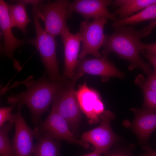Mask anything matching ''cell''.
Wrapping results in <instances>:
<instances>
[{"label":"cell","instance_id":"6","mask_svg":"<svg viewBox=\"0 0 156 156\" xmlns=\"http://www.w3.org/2000/svg\"><path fill=\"white\" fill-rule=\"evenodd\" d=\"M107 22L104 18H97L91 22L84 21L80 25V31L81 38L82 49L78 56L79 61L88 55L96 57H101L99 51L103 46L106 35L104 33L105 25Z\"/></svg>","mask_w":156,"mask_h":156},{"label":"cell","instance_id":"8","mask_svg":"<svg viewBox=\"0 0 156 156\" xmlns=\"http://www.w3.org/2000/svg\"><path fill=\"white\" fill-rule=\"evenodd\" d=\"M34 130L37 139L42 133L48 132L60 140L77 144L86 149L90 147L89 143L76 137L70 131L65 119L53 107L47 118L36 126Z\"/></svg>","mask_w":156,"mask_h":156},{"label":"cell","instance_id":"17","mask_svg":"<svg viewBox=\"0 0 156 156\" xmlns=\"http://www.w3.org/2000/svg\"><path fill=\"white\" fill-rule=\"evenodd\" d=\"M34 144V156H60V140L48 132L41 134Z\"/></svg>","mask_w":156,"mask_h":156},{"label":"cell","instance_id":"1","mask_svg":"<svg viewBox=\"0 0 156 156\" xmlns=\"http://www.w3.org/2000/svg\"><path fill=\"white\" fill-rule=\"evenodd\" d=\"M113 27V33L106 36L103 46L104 48L102 51L103 55L107 56L110 53H114L128 62L131 68H141L149 75L152 73L150 66L140 55L139 44L141 39L144 38V27L139 30L131 26Z\"/></svg>","mask_w":156,"mask_h":156},{"label":"cell","instance_id":"27","mask_svg":"<svg viewBox=\"0 0 156 156\" xmlns=\"http://www.w3.org/2000/svg\"><path fill=\"white\" fill-rule=\"evenodd\" d=\"M142 148L145 152L140 156H156V151L153 150L149 145L143 146Z\"/></svg>","mask_w":156,"mask_h":156},{"label":"cell","instance_id":"26","mask_svg":"<svg viewBox=\"0 0 156 156\" xmlns=\"http://www.w3.org/2000/svg\"><path fill=\"white\" fill-rule=\"evenodd\" d=\"M156 27V19L154 20L148 25L145 27V32L144 35V37L150 35L153 29Z\"/></svg>","mask_w":156,"mask_h":156},{"label":"cell","instance_id":"19","mask_svg":"<svg viewBox=\"0 0 156 156\" xmlns=\"http://www.w3.org/2000/svg\"><path fill=\"white\" fill-rule=\"evenodd\" d=\"M156 19V3L150 5L140 11L126 19L117 20L112 24L113 27L133 25L149 20Z\"/></svg>","mask_w":156,"mask_h":156},{"label":"cell","instance_id":"9","mask_svg":"<svg viewBox=\"0 0 156 156\" xmlns=\"http://www.w3.org/2000/svg\"><path fill=\"white\" fill-rule=\"evenodd\" d=\"M18 106L17 111L13 114L15 131L11 142L16 156H32L34 146L33 143L34 131L28 126L22 115L21 111L22 105L19 104Z\"/></svg>","mask_w":156,"mask_h":156},{"label":"cell","instance_id":"21","mask_svg":"<svg viewBox=\"0 0 156 156\" xmlns=\"http://www.w3.org/2000/svg\"><path fill=\"white\" fill-rule=\"evenodd\" d=\"M144 78L138 76L135 82L141 87L144 95L143 109L156 112V93L148 88L144 83Z\"/></svg>","mask_w":156,"mask_h":156},{"label":"cell","instance_id":"5","mask_svg":"<svg viewBox=\"0 0 156 156\" xmlns=\"http://www.w3.org/2000/svg\"><path fill=\"white\" fill-rule=\"evenodd\" d=\"M81 77L76 74L70 81L66 80L52 103V107L65 119L73 132L77 129L81 118V109L75 90L76 82Z\"/></svg>","mask_w":156,"mask_h":156},{"label":"cell","instance_id":"18","mask_svg":"<svg viewBox=\"0 0 156 156\" xmlns=\"http://www.w3.org/2000/svg\"><path fill=\"white\" fill-rule=\"evenodd\" d=\"M16 3H7L12 28L16 27L20 29L23 34L27 33V27L30 22L25 9L27 5L18 0L12 1Z\"/></svg>","mask_w":156,"mask_h":156},{"label":"cell","instance_id":"16","mask_svg":"<svg viewBox=\"0 0 156 156\" xmlns=\"http://www.w3.org/2000/svg\"><path fill=\"white\" fill-rule=\"evenodd\" d=\"M156 3V0H116L113 1V8H116L113 14L118 20L127 18L134 13Z\"/></svg>","mask_w":156,"mask_h":156},{"label":"cell","instance_id":"22","mask_svg":"<svg viewBox=\"0 0 156 156\" xmlns=\"http://www.w3.org/2000/svg\"><path fill=\"white\" fill-rule=\"evenodd\" d=\"M15 106L12 105L10 107H2L0 108V127L8 121L13 120L12 109Z\"/></svg>","mask_w":156,"mask_h":156},{"label":"cell","instance_id":"7","mask_svg":"<svg viewBox=\"0 0 156 156\" xmlns=\"http://www.w3.org/2000/svg\"><path fill=\"white\" fill-rule=\"evenodd\" d=\"M115 118L114 115L111 112L105 111L100 118L99 126L83 133L81 139L92 144L95 150L106 154L112 145L121 140L120 137L114 133L111 127V122Z\"/></svg>","mask_w":156,"mask_h":156},{"label":"cell","instance_id":"11","mask_svg":"<svg viewBox=\"0 0 156 156\" xmlns=\"http://www.w3.org/2000/svg\"><path fill=\"white\" fill-rule=\"evenodd\" d=\"M107 57L103 55L99 57L84 58L79 61L75 74L79 73L82 76L85 74L99 76L103 81L112 77L123 78L124 74L118 70Z\"/></svg>","mask_w":156,"mask_h":156},{"label":"cell","instance_id":"25","mask_svg":"<svg viewBox=\"0 0 156 156\" xmlns=\"http://www.w3.org/2000/svg\"><path fill=\"white\" fill-rule=\"evenodd\" d=\"M144 84L149 88L156 93V74L153 72L148 75L146 80L143 79Z\"/></svg>","mask_w":156,"mask_h":156},{"label":"cell","instance_id":"12","mask_svg":"<svg viewBox=\"0 0 156 156\" xmlns=\"http://www.w3.org/2000/svg\"><path fill=\"white\" fill-rule=\"evenodd\" d=\"M0 25L3 41L1 52L12 61L15 69L19 71L21 66L14 58L13 53L16 49L24 44L25 39H18L13 34L7 3L2 0H0Z\"/></svg>","mask_w":156,"mask_h":156},{"label":"cell","instance_id":"14","mask_svg":"<svg viewBox=\"0 0 156 156\" xmlns=\"http://www.w3.org/2000/svg\"><path fill=\"white\" fill-rule=\"evenodd\" d=\"M64 49V66L63 74L66 78L72 79L78 63V54L81 38L79 32L75 34L69 31L61 36Z\"/></svg>","mask_w":156,"mask_h":156},{"label":"cell","instance_id":"2","mask_svg":"<svg viewBox=\"0 0 156 156\" xmlns=\"http://www.w3.org/2000/svg\"><path fill=\"white\" fill-rule=\"evenodd\" d=\"M66 80L57 82L42 77L31 82L25 91L8 96L7 102L15 106L19 104L26 106L30 112L33 122L36 126L42 121V115L49 110Z\"/></svg>","mask_w":156,"mask_h":156},{"label":"cell","instance_id":"30","mask_svg":"<svg viewBox=\"0 0 156 156\" xmlns=\"http://www.w3.org/2000/svg\"><path fill=\"white\" fill-rule=\"evenodd\" d=\"M102 153L100 151L95 150L90 153L82 155L81 156H100Z\"/></svg>","mask_w":156,"mask_h":156},{"label":"cell","instance_id":"20","mask_svg":"<svg viewBox=\"0 0 156 156\" xmlns=\"http://www.w3.org/2000/svg\"><path fill=\"white\" fill-rule=\"evenodd\" d=\"M14 124L13 120H10L0 127V156H16L13 145L9 137V133Z\"/></svg>","mask_w":156,"mask_h":156},{"label":"cell","instance_id":"3","mask_svg":"<svg viewBox=\"0 0 156 156\" xmlns=\"http://www.w3.org/2000/svg\"><path fill=\"white\" fill-rule=\"evenodd\" d=\"M33 15L36 36L34 38L28 40L27 42L34 46L38 51L47 72L48 79L55 82L64 81L66 78L61 75L59 69L55 36L47 32L42 28L34 7Z\"/></svg>","mask_w":156,"mask_h":156},{"label":"cell","instance_id":"29","mask_svg":"<svg viewBox=\"0 0 156 156\" xmlns=\"http://www.w3.org/2000/svg\"><path fill=\"white\" fill-rule=\"evenodd\" d=\"M19 1L24 3L27 5L30 4L33 6L37 5L38 4L42 2V0H20Z\"/></svg>","mask_w":156,"mask_h":156},{"label":"cell","instance_id":"24","mask_svg":"<svg viewBox=\"0 0 156 156\" xmlns=\"http://www.w3.org/2000/svg\"><path fill=\"white\" fill-rule=\"evenodd\" d=\"M104 156H133L131 152L127 149L120 148L105 154Z\"/></svg>","mask_w":156,"mask_h":156},{"label":"cell","instance_id":"15","mask_svg":"<svg viewBox=\"0 0 156 156\" xmlns=\"http://www.w3.org/2000/svg\"><path fill=\"white\" fill-rule=\"evenodd\" d=\"M135 117L130 127L136 135L140 143L144 144L148 140L156 129V112L144 109L131 108Z\"/></svg>","mask_w":156,"mask_h":156},{"label":"cell","instance_id":"23","mask_svg":"<svg viewBox=\"0 0 156 156\" xmlns=\"http://www.w3.org/2000/svg\"><path fill=\"white\" fill-rule=\"evenodd\" d=\"M139 47L140 51L144 54L156 56V42L146 44L140 42L139 44Z\"/></svg>","mask_w":156,"mask_h":156},{"label":"cell","instance_id":"28","mask_svg":"<svg viewBox=\"0 0 156 156\" xmlns=\"http://www.w3.org/2000/svg\"><path fill=\"white\" fill-rule=\"evenodd\" d=\"M145 56L153 65L154 70L153 72L156 74V56L144 54Z\"/></svg>","mask_w":156,"mask_h":156},{"label":"cell","instance_id":"4","mask_svg":"<svg viewBox=\"0 0 156 156\" xmlns=\"http://www.w3.org/2000/svg\"><path fill=\"white\" fill-rule=\"evenodd\" d=\"M70 3L68 0H58L33 6L38 18L44 22L47 32L55 36H61L69 31L67 21L72 14L69 9Z\"/></svg>","mask_w":156,"mask_h":156},{"label":"cell","instance_id":"10","mask_svg":"<svg viewBox=\"0 0 156 156\" xmlns=\"http://www.w3.org/2000/svg\"><path fill=\"white\" fill-rule=\"evenodd\" d=\"M75 94L80 109L87 117L89 123L96 124L100 121V118L105 111L98 93L88 87L85 81L79 86Z\"/></svg>","mask_w":156,"mask_h":156},{"label":"cell","instance_id":"13","mask_svg":"<svg viewBox=\"0 0 156 156\" xmlns=\"http://www.w3.org/2000/svg\"><path fill=\"white\" fill-rule=\"evenodd\" d=\"M110 0H76L70 3L71 13L76 12L83 16L85 21L97 18H104L116 21V18L108 10L107 6L112 4Z\"/></svg>","mask_w":156,"mask_h":156}]
</instances>
